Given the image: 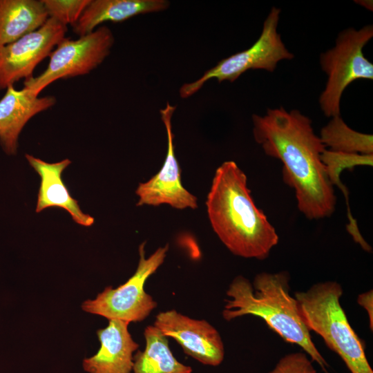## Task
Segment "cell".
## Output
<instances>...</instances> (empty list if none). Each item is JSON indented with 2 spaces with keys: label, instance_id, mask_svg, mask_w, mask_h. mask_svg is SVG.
Masks as SVG:
<instances>
[{
  "label": "cell",
  "instance_id": "obj_15",
  "mask_svg": "<svg viewBox=\"0 0 373 373\" xmlns=\"http://www.w3.org/2000/svg\"><path fill=\"white\" fill-rule=\"evenodd\" d=\"M165 0H90L78 21L72 26L81 37L106 21L121 22L134 16L166 9Z\"/></svg>",
  "mask_w": 373,
  "mask_h": 373
},
{
  "label": "cell",
  "instance_id": "obj_11",
  "mask_svg": "<svg viewBox=\"0 0 373 373\" xmlns=\"http://www.w3.org/2000/svg\"><path fill=\"white\" fill-rule=\"evenodd\" d=\"M153 325L175 339L184 352L206 365L218 366L224 348L218 330L205 320H197L172 309L159 313Z\"/></svg>",
  "mask_w": 373,
  "mask_h": 373
},
{
  "label": "cell",
  "instance_id": "obj_18",
  "mask_svg": "<svg viewBox=\"0 0 373 373\" xmlns=\"http://www.w3.org/2000/svg\"><path fill=\"white\" fill-rule=\"evenodd\" d=\"M319 137L325 148L332 151L373 155L372 135L352 129L341 115L332 117L321 128Z\"/></svg>",
  "mask_w": 373,
  "mask_h": 373
},
{
  "label": "cell",
  "instance_id": "obj_6",
  "mask_svg": "<svg viewBox=\"0 0 373 373\" xmlns=\"http://www.w3.org/2000/svg\"><path fill=\"white\" fill-rule=\"evenodd\" d=\"M145 244L144 242L139 247L140 260L134 274L118 287H106L95 299L84 302L82 305L84 311L108 320L128 323L140 322L149 316L157 304L145 291L144 284L164 262L169 245L157 248L146 258Z\"/></svg>",
  "mask_w": 373,
  "mask_h": 373
},
{
  "label": "cell",
  "instance_id": "obj_22",
  "mask_svg": "<svg viewBox=\"0 0 373 373\" xmlns=\"http://www.w3.org/2000/svg\"><path fill=\"white\" fill-rule=\"evenodd\" d=\"M355 2H358L357 3L361 5L362 6L365 7V8H367L368 10H372V1H355Z\"/></svg>",
  "mask_w": 373,
  "mask_h": 373
},
{
  "label": "cell",
  "instance_id": "obj_3",
  "mask_svg": "<svg viewBox=\"0 0 373 373\" xmlns=\"http://www.w3.org/2000/svg\"><path fill=\"white\" fill-rule=\"evenodd\" d=\"M289 290V275L286 271L259 273L252 283L238 276L226 292L230 298L225 300L222 316L227 321L245 315L262 318L285 341L300 346L312 361L328 373L329 365L314 345L298 303Z\"/></svg>",
  "mask_w": 373,
  "mask_h": 373
},
{
  "label": "cell",
  "instance_id": "obj_20",
  "mask_svg": "<svg viewBox=\"0 0 373 373\" xmlns=\"http://www.w3.org/2000/svg\"><path fill=\"white\" fill-rule=\"evenodd\" d=\"M269 373H318V372L305 352H296L287 354L280 358Z\"/></svg>",
  "mask_w": 373,
  "mask_h": 373
},
{
  "label": "cell",
  "instance_id": "obj_5",
  "mask_svg": "<svg viewBox=\"0 0 373 373\" xmlns=\"http://www.w3.org/2000/svg\"><path fill=\"white\" fill-rule=\"evenodd\" d=\"M373 37V26L341 31L334 48L320 55V65L327 82L319 104L327 117L341 115L340 102L344 90L358 79H373V64L364 56L363 48Z\"/></svg>",
  "mask_w": 373,
  "mask_h": 373
},
{
  "label": "cell",
  "instance_id": "obj_10",
  "mask_svg": "<svg viewBox=\"0 0 373 373\" xmlns=\"http://www.w3.org/2000/svg\"><path fill=\"white\" fill-rule=\"evenodd\" d=\"M176 109L169 102L160 109L161 119L167 135V151L160 170L147 182L140 183L135 193L139 197L137 206L168 204L177 209L198 207L197 198L182 185L181 171L174 152L171 118Z\"/></svg>",
  "mask_w": 373,
  "mask_h": 373
},
{
  "label": "cell",
  "instance_id": "obj_16",
  "mask_svg": "<svg viewBox=\"0 0 373 373\" xmlns=\"http://www.w3.org/2000/svg\"><path fill=\"white\" fill-rule=\"evenodd\" d=\"M48 19L41 0H0V46L39 29Z\"/></svg>",
  "mask_w": 373,
  "mask_h": 373
},
{
  "label": "cell",
  "instance_id": "obj_13",
  "mask_svg": "<svg viewBox=\"0 0 373 373\" xmlns=\"http://www.w3.org/2000/svg\"><path fill=\"white\" fill-rule=\"evenodd\" d=\"M129 323L111 319L104 329L97 331L100 342L98 352L83 361L88 373H132L133 353L139 345L128 332Z\"/></svg>",
  "mask_w": 373,
  "mask_h": 373
},
{
  "label": "cell",
  "instance_id": "obj_8",
  "mask_svg": "<svg viewBox=\"0 0 373 373\" xmlns=\"http://www.w3.org/2000/svg\"><path fill=\"white\" fill-rule=\"evenodd\" d=\"M280 12L279 8L273 7L264 21L261 35L251 47L222 59L195 82L183 84L180 97L191 96L211 79L215 78L219 83L233 82L248 70L273 72L280 61L294 59V54L286 48L277 31Z\"/></svg>",
  "mask_w": 373,
  "mask_h": 373
},
{
  "label": "cell",
  "instance_id": "obj_7",
  "mask_svg": "<svg viewBox=\"0 0 373 373\" xmlns=\"http://www.w3.org/2000/svg\"><path fill=\"white\" fill-rule=\"evenodd\" d=\"M114 42L112 31L105 26L76 39L64 37L49 55L46 68L38 76L25 79L24 87L39 96L57 79L88 75L108 57Z\"/></svg>",
  "mask_w": 373,
  "mask_h": 373
},
{
  "label": "cell",
  "instance_id": "obj_12",
  "mask_svg": "<svg viewBox=\"0 0 373 373\" xmlns=\"http://www.w3.org/2000/svg\"><path fill=\"white\" fill-rule=\"evenodd\" d=\"M54 96L39 97L23 87L9 86L0 99V145L8 155L17 151L18 139L26 124L33 116L56 104Z\"/></svg>",
  "mask_w": 373,
  "mask_h": 373
},
{
  "label": "cell",
  "instance_id": "obj_14",
  "mask_svg": "<svg viewBox=\"0 0 373 373\" xmlns=\"http://www.w3.org/2000/svg\"><path fill=\"white\" fill-rule=\"evenodd\" d=\"M25 156L41 178L36 212L52 207H59L66 210L78 224L91 226L94 218L81 210L77 200L70 195L61 179V173L70 164V160L66 158L58 162L49 163L29 154Z\"/></svg>",
  "mask_w": 373,
  "mask_h": 373
},
{
  "label": "cell",
  "instance_id": "obj_9",
  "mask_svg": "<svg viewBox=\"0 0 373 373\" xmlns=\"http://www.w3.org/2000/svg\"><path fill=\"white\" fill-rule=\"evenodd\" d=\"M67 26L52 18L39 29L0 46V90L33 77L36 66L65 37Z\"/></svg>",
  "mask_w": 373,
  "mask_h": 373
},
{
  "label": "cell",
  "instance_id": "obj_4",
  "mask_svg": "<svg viewBox=\"0 0 373 373\" xmlns=\"http://www.w3.org/2000/svg\"><path fill=\"white\" fill-rule=\"evenodd\" d=\"M343 294L341 285L329 280L316 283L305 291H296L294 298L308 329L322 337L351 373H373L365 344L351 327L340 303Z\"/></svg>",
  "mask_w": 373,
  "mask_h": 373
},
{
  "label": "cell",
  "instance_id": "obj_2",
  "mask_svg": "<svg viewBox=\"0 0 373 373\" xmlns=\"http://www.w3.org/2000/svg\"><path fill=\"white\" fill-rule=\"evenodd\" d=\"M206 206L214 232L233 254L264 260L278 244L275 228L255 204L247 176L235 162L216 169Z\"/></svg>",
  "mask_w": 373,
  "mask_h": 373
},
{
  "label": "cell",
  "instance_id": "obj_1",
  "mask_svg": "<svg viewBox=\"0 0 373 373\" xmlns=\"http://www.w3.org/2000/svg\"><path fill=\"white\" fill-rule=\"evenodd\" d=\"M253 135L265 153L283 163V181L295 191L298 210L309 220L331 216L336 208L334 186L321 155L326 149L298 110L268 108L252 115Z\"/></svg>",
  "mask_w": 373,
  "mask_h": 373
},
{
  "label": "cell",
  "instance_id": "obj_21",
  "mask_svg": "<svg viewBox=\"0 0 373 373\" xmlns=\"http://www.w3.org/2000/svg\"><path fill=\"white\" fill-rule=\"evenodd\" d=\"M357 303L367 313L369 318V325L371 331L373 330V291L369 290L360 294L357 298Z\"/></svg>",
  "mask_w": 373,
  "mask_h": 373
},
{
  "label": "cell",
  "instance_id": "obj_17",
  "mask_svg": "<svg viewBox=\"0 0 373 373\" xmlns=\"http://www.w3.org/2000/svg\"><path fill=\"white\" fill-rule=\"evenodd\" d=\"M146 346L133 356V373H192V368L179 362L169 348L168 338L154 325L144 332Z\"/></svg>",
  "mask_w": 373,
  "mask_h": 373
},
{
  "label": "cell",
  "instance_id": "obj_19",
  "mask_svg": "<svg viewBox=\"0 0 373 373\" xmlns=\"http://www.w3.org/2000/svg\"><path fill=\"white\" fill-rule=\"evenodd\" d=\"M48 18L73 26L78 21L90 0H41Z\"/></svg>",
  "mask_w": 373,
  "mask_h": 373
}]
</instances>
